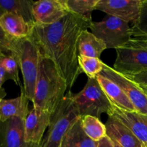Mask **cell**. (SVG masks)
<instances>
[{
	"instance_id": "cell-1",
	"label": "cell",
	"mask_w": 147,
	"mask_h": 147,
	"mask_svg": "<svg viewBox=\"0 0 147 147\" xmlns=\"http://www.w3.org/2000/svg\"><path fill=\"white\" fill-rule=\"evenodd\" d=\"M91 22L69 12L53 24L35 23L33 26L31 37L42 54L54 62L67 82L68 91L82 73L78 60V39Z\"/></svg>"
},
{
	"instance_id": "cell-2",
	"label": "cell",
	"mask_w": 147,
	"mask_h": 147,
	"mask_svg": "<svg viewBox=\"0 0 147 147\" xmlns=\"http://www.w3.org/2000/svg\"><path fill=\"white\" fill-rule=\"evenodd\" d=\"M68 92L67 82L54 62L41 55L33 107L53 114Z\"/></svg>"
},
{
	"instance_id": "cell-3",
	"label": "cell",
	"mask_w": 147,
	"mask_h": 147,
	"mask_svg": "<svg viewBox=\"0 0 147 147\" xmlns=\"http://www.w3.org/2000/svg\"><path fill=\"white\" fill-rule=\"evenodd\" d=\"M11 54L14 55L23 76V88L26 97L32 102L40 69L41 52L32 37L11 42Z\"/></svg>"
},
{
	"instance_id": "cell-4",
	"label": "cell",
	"mask_w": 147,
	"mask_h": 147,
	"mask_svg": "<svg viewBox=\"0 0 147 147\" xmlns=\"http://www.w3.org/2000/svg\"><path fill=\"white\" fill-rule=\"evenodd\" d=\"M116 51L115 70L126 76L147 73V37H132Z\"/></svg>"
},
{
	"instance_id": "cell-5",
	"label": "cell",
	"mask_w": 147,
	"mask_h": 147,
	"mask_svg": "<svg viewBox=\"0 0 147 147\" xmlns=\"http://www.w3.org/2000/svg\"><path fill=\"white\" fill-rule=\"evenodd\" d=\"M79 117L73 101V93L70 90L52 114L48 130L40 147H60L66 132Z\"/></svg>"
},
{
	"instance_id": "cell-6",
	"label": "cell",
	"mask_w": 147,
	"mask_h": 147,
	"mask_svg": "<svg viewBox=\"0 0 147 147\" xmlns=\"http://www.w3.org/2000/svg\"><path fill=\"white\" fill-rule=\"evenodd\" d=\"M73 101L80 117L92 116L100 119L102 113L108 114L112 109L111 102L96 78H88L80 92L73 93Z\"/></svg>"
},
{
	"instance_id": "cell-7",
	"label": "cell",
	"mask_w": 147,
	"mask_h": 147,
	"mask_svg": "<svg viewBox=\"0 0 147 147\" xmlns=\"http://www.w3.org/2000/svg\"><path fill=\"white\" fill-rule=\"evenodd\" d=\"M89 28L96 37L106 44L107 49H116L133 37L132 28L129 23L109 14L101 21L92 22Z\"/></svg>"
},
{
	"instance_id": "cell-8",
	"label": "cell",
	"mask_w": 147,
	"mask_h": 147,
	"mask_svg": "<svg viewBox=\"0 0 147 147\" xmlns=\"http://www.w3.org/2000/svg\"><path fill=\"white\" fill-rule=\"evenodd\" d=\"M100 75L111 80L123 90L136 112L147 116V95L139 84L105 63Z\"/></svg>"
},
{
	"instance_id": "cell-9",
	"label": "cell",
	"mask_w": 147,
	"mask_h": 147,
	"mask_svg": "<svg viewBox=\"0 0 147 147\" xmlns=\"http://www.w3.org/2000/svg\"><path fill=\"white\" fill-rule=\"evenodd\" d=\"M144 0H99L95 10H100L134 25L139 20Z\"/></svg>"
},
{
	"instance_id": "cell-10",
	"label": "cell",
	"mask_w": 147,
	"mask_h": 147,
	"mask_svg": "<svg viewBox=\"0 0 147 147\" xmlns=\"http://www.w3.org/2000/svg\"><path fill=\"white\" fill-rule=\"evenodd\" d=\"M52 113L33 107L24 120L25 141L29 147H40Z\"/></svg>"
},
{
	"instance_id": "cell-11",
	"label": "cell",
	"mask_w": 147,
	"mask_h": 147,
	"mask_svg": "<svg viewBox=\"0 0 147 147\" xmlns=\"http://www.w3.org/2000/svg\"><path fill=\"white\" fill-rule=\"evenodd\" d=\"M35 23L53 24L60 21L69 13L62 0H39L34 1L32 7Z\"/></svg>"
},
{
	"instance_id": "cell-12",
	"label": "cell",
	"mask_w": 147,
	"mask_h": 147,
	"mask_svg": "<svg viewBox=\"0 0 147 147\" xmlns=\"http://www.w3.org/2000/svg\"><path fill=\"white\" fill-rule=\"evenodd\" d=\"M108 116L116 118L124 123L139 139L144 146H147V116L136 111H127L112 104Z\"/></svg>"
},
{
	"instance_id": "cell-13",
	"label": "cell",
	"mask_w": 147,
	"mask_h": 147,
	"mask_svg": "<svg viewBox=\"0 0 147 147\" xmlns=\"http://www.w3.org/2000/svg\"><path fill=\"white\" fill-rule=\"evenodd\" d=\"M105 125L107 136L119 147H143L131 131L116 118L109 116Z\"/></svg>"
},
{
	"instance_id": "cell-14",
	"label": "cell",
	"mask_w": 147,
	"mask_h": 147,
	"mask_svg": "<svg viewBox=\"0 0 147 147\" xmlns=\"http://www.w3.org/2000/svg\"><path fill=\"white\" fill-rule=\"evenodd\" d=\"M0 26L8 38L13 40L30 37L34 25L17 14L5 11L0 17Z\"/></svg>"
},
{
	"instance_id": "cell-15",
	"label": "cell",
	"mask_w": 147,
	"mask_h": 147,
	"mask_svg": "<svg viewBox=\"0 0 147 147\" xmlns=\"http://www.w3.org/2000/svg\"><path fill=\"white\" fill-rule=\"evenodd\" d=\"M24 120L12 117L4 122L1 147H29L25 141Z\"/></svg>"
},
{
	"instance_id": "cell-16",
	"label": "cell",
	"mask_w": 147,
	"mask_h": 147,
	"mask_svg": "<svg viewBox=\"0 0 147 147\" xmlns=\"http://www.w3.org/2000/svg\"><path fill=\"white\" fill-rule=\"evenodd\" d=\"M96 79L113 106L127 111H136L134 106L126 93L116 83L100 74L97 76Z\"/></svg>"
},
{
	"instance_id": "cell-17",
	"label": "cell",
	"mask_w": 147,
	"mask_h": 147,
	"mask_svg": "<svg viewBox=\"0 0 147 147\" xmlns=\"http://www.w3.org/2000/svg\"><path fill=\"white\" fill-rule=\"evenodd\" d=\"M28 101L24 91H21L20 96L14 98L0 99V121L4 123L12 117L25 119L30 112Z\"/></svg>"
},
{
	"instance_id": "cell-18",
	"label": "cell",
	"mask_w": 147,
	"mask_h": 147,
	"mask_svg": "<svg viewBox=\"0 0 147 147\" xmlns=\"http://www.w3.org/2000/svg\"><path fill=\"white\" fill-rule=\"evenodd\" d=\"M78 54L100 59L102 53L107 49L106 44L88 30H83L78 39Z\"/></svg>"
},
{
	"instance_id": "cell-19",
	"label": "cell",
	"mask_w": 147,
	"mask_h": 147,
	"mask_svg": "<svg viewBox=\"0 0 147 147\" xmlns=\"http://www.w3.org/2000/svg\"><path fill=\"white\" fill-rule=\"evenodd\" d=\"M60 147H97V142L86 134L80 116L66 132Z\"/></svg>"
},
{
	"instance_id": "cell-20",
	"label": "cell",
	"mask_w": 147,
	"mask_h": 147,
	"mask_svg": "<svg viewBox=\"0 0 147 147\" xmlns=\"http://www.w3.org/2000/svg\"><path fill=\"white\" fill-rule=\"evenodd\" d=\"M34 1L32 0H0V9L4 12L14 13L22 17L31 25L35 24L32 7Z\"/></svg>"
},
{
	"instance_id": "cell-21",
	"label": "cell",
	"mask_w": 147,
	"mask_h": 147,
	"mask_svg": "<svg viewBox=\"0 0 147 147\" xmlns=\"http://www.w3.org/2000/svg\"><path fill=\"white\" fill-rule=\"evenodd\" d=\"M99 0H62L67 11L91 22L92 12Z\"/></svg>"
},
{
	"instance_id": "cell-22",
	"label": "cell",
	"mask_w": 147,
	"mask_h": 147,
	"mask_svg": "<svg viewBox=\"0 0 147 147\" xmlns=\"http://www.w3.org/2000/svg\"><path fill=\"white\" fill-rule=\"evenodd\" d=\"M82 126L86 134L94 142H98L107 136L106 125L100 119L92 116L81 117Z\"/></svg>"
},
{
	"instance_id": "cell-23",
	"label": "cell",
	"mask_w": 147,
	"mask_h": 147,
	"mask_svg": "<svg viewBox=\"0 0 147 147\" xmlns=\"http://www.w3.org/2000/svg\"><path fill=\"white\" fill-rule=\"evenodd\" d=\"M78 60L82 73H86L88 78H96L103 70L104 63L99 58L78 55Z\"/></svg>"
},
{
	"instance_id": "cell-24",
	"label": "cell",
	"mask_w": 147,
	"mask_h": 147,
	"mask_svg": "<svg viewBox=\"0 0 147 147\" xmlns=\"http://www.w3.org/2000/svg\"><path fill=\"white\" fill-rule=\"evenodd\" d=\"M0 61L5 70L8 78L11 79L21 89V91H24V88L22 85L19 77V65L14 55H2L0 57Z\"/></svg>"
},
{
	"instance_id": "cell-25",
	"label": "cell",
	"mask_w": 147,
	"mask_h": 147,
	"mask_svg": "<svg viewBox=\"0 0 147 147\" xmlns=\"http://www.w3.org/2000/svg\"><path fill=\"white\" fill-rule=\"evenodd\" d=\"M131 28L132 37H147V0H144L139 20Z\"/></svg>"
},
{
	"instance_id": "cell-26",
	"label": "cell",
	"mask_w": 147,
	"mask_h": 147,
	"mask_svg": "<svg viewBox=\"0 0 147 147\" xmlns=\"http://www.w3.org/2000/svg\"><path fill=\"white\" fill-rule=\"evenodd\" d=\"M4 13V11L0 9V17L1 14ZM11 42L12 40H10L8 38L4 32L1 29L0 26V51L4 55H11Z\"/></svg>"
},
{
	"instance_id": "cell-27",
	"label": "cell",
	"mask_w": 147,
	"mask_h": 147,
	"mask_svg": "<svg viewBox=\"0 0 147 147\" xmlns=\"http://www.w3.org/2000/svg\"><path fill=\"white\" fill-rule=\"evenodd\" d=\"M126 77L140 86H144L147 87V73H142L134 76H128Z\"/></svg>"
},
{
	"instance_id": "cell-28",
	"label": "cell",
	"mask_w": 147,
	"mask_h": 147,
	"mask_svg": "<svg viewBox=\"0 0 147 147\" xmlns=\"http://www.w3.org/2000/svg\"><path fill=\"white\" fill-rule=\"evenodd\" d=\"M97 147H119L108 136H105L97 142Z\"/></svg>"
},
{
	"instance_id": "cell-29",
	"label": "cell",
	"mask_w": 147,
	"mask_h": 147,
	"mask_svg": "<svg viewBox=\"0 0 147 147\" xmlns=\"http://www.w3.org/2000/svg\"><path fill=\"white\" fill-rule=\"evenodd\" d=\"M1 55H0V57H1ZM6 77H7V73H6L5 70H4V67L2 66L1 61H0V89H1V85L3 84V83L5 80Z\"/></svg>"
},
{
	"instance_id": "cell-30",
	"label": "cell",
	"mask_w": 147,
	"mask_h": 147,
	"mask_svg": "<svg viewBox=\"0 0 147 147\" xmlns=\"http://www.w3.org/2000/svg\"><path fill=\"white\" fill-rule=\"evenodd\" d=\"M139 86H140V85H139ZM140 86L142 87V88L143 89L144 91L147 95V87H146V86Z\"/></svg>"
},
{
	"instance_id": "cell-31",
	"label": "cell",
	"mask_w": 147,
	"mask_h": 147,
	"mask_svg": "<svg viewBox=\"0 0 147 147\" xmlns=\"http://www.w3.org/2000/svg\"><path fill=\"white\" fill-rule=\"evenodd\" d=\"M0 54H1V55H4V54H2V53H1V51H0Z\"/></svg>"
},
{
	"instance_id": "cell-32",
	"label": "cell",
	"mask_w": 147,
	"mask_h": 147,
	"mask_svg": "<svg viewBox=\"0 0 147 147\" xmlns=\"http://www.w3.org/2000/svg\"><path fill=\"white\" fill-rule=\"evenodd\" d=\"M0 147H1V144H0Z\"/></svg>"
},
{
	"instance_id": "cell-33",
	"label": "cell",
	"mask_w": 147,
	"mask_h": 147,
	"mask_svg": "<svg viewBox=\"0 0 147 147\" xmlns=\"http://www.w3.org/2000/svg\"><path fill=\"white\" fill-rule=\"evenodd\" d=\"M144 147H147V146H144Z\"/></svg>"
},
{
	"instance_id": "cell-34",
	"label": "cell",
	"mask_w": 147,
	"mask_h": 147,
	"mask_svg": "<svg viewBox=\"0 0 147 147\" xmlns=\"http://www.w3.org/2000/svg\"><path fill=\"white\" fill-rule=\"evenodd\" d=\"M0 55H1V54H0Z\"/></svg>"
}]
</instances>
